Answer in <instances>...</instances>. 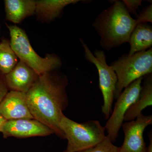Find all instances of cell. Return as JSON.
<instances>
[{
	"mask_svg": "<svg viewBox=\"0 0 152 152\" xmlns=\"http://www.w3.org/2000/svg\"><path fill=\"white\" fill-rule=\"evenodd\" d=\"M68 84L65 74L58 70L51 71L39 76L26 93L28 107L34 118L48 127L62 139H65L60 124L69 104Z\"/></svg>",
	"mask_w": 152,
	"mask_h": 152,
	"instance_id": "obj_1",
	"label": "cell"
},
{
	"mask_svg": "<svg viewBox=\"0 0 152 152\" xmlns=\"http://www.w3.org/2000/svg\"><path fill=\"white\" fill-rule=\"evenodd\" d=\"M113 5L103 10L92 26L100 38L102 48L109 51L128 42L137 25L122 1H112Z\"/></svg>",
	"mask_w": 152,
	"mask_h": 152,
	"instance_id": "obj_2",
	"label": "cell"
},
{
	"mask_svg": "<svg viewBox=\"0 0 152 152\" xmlns=\"http://www.w3.org/2000/svg\"><path fill=\"white\" fill-rule=\"evenodd\" d=\"M10 36L11 48L19 61L33 69L39 76L47 72L58 70L62 65L59 56L47 54L45 58L39 56L30 44L26 34L16 25L6 24Z\"/></svg>",
	"mask_w": 152,
	"mask_h": 152,
	"instance_id": "obj_3",
	"label": "cell"
},
{
	"mask_svg": "<svg viewBox=\"0 0 152 152\" xmlns=\"http://www.w3.org/2000/svg\"><path fill=\"white\" fill-rule=\"evenodd\" d=\"M116 75L114 99H117L125 88L140 78L152 74V48L133 55H123L110 65Z\"/></svg>",
	"mask_w": 152,
	"mask_h": 152,
	"instance_id": "obj_4",
	"label": "cell"
},
{
	"mask_svg": "<svg viewBox=\"0 0 152 152\" xmlns=\"http://www.w3.org/2000/svg\"><path fill=\"white\" fill-rule=\"evenodd\" d=\"M60 127L67 140L66 152H79L95 146L106 137L105 127L97 120L78 123L65 115Z\"/></svg>",
	"mask_w": 152,
	"mask_h": 152,
	"instance_id": "obj_5",
	"label": "cell"
},
{
	"mask_svg": "<svg viewBox=\"0 0 152 152\" xmlns=\"http://www.w3.org/2000/svg\"><path fill=\"white\" fill-rule=\"evenodd\" d=\"M80 40L84 50L85 58L89 62L94 65L97 69L99 87L104 100L102 112L106 119L108 120L113 111L114 94L118 81L116 75L113 68L107 64L104 51L96 49L93 54L83 40L80 39Z\"/></svg>",
	"mask_w": 152,
	"mask_h": 152,
	"instance_id": "obj_6",
	"label": "cell"
},
{
	"mask_svg": "<svg viewBox=\"0 0 152 152\" xmlns=\"http://www.w3.org/2000/svg\"><path fill=\"white\" fill-rule=\"evenodd\" d=\"M143 78L137 79L125 88L117 99L113 111L105 126L107 135L113 143L116 142L118 137L125 114L139 97Z\"/></svg>",
	"mask_w": 152,
	"mask_h": 152,
	"instance_id": "obj_7",
	"label": "cell"
},
{
	"mask_svg": "<svg viewBox=\"0 0 152 152\" xmlns=\"http://www.w3.org/2000/svg\"><path fill=\"white\" fill-rule=\"evenodd\" d=\"M152 124V116L141 113L135 119L123 124L124 140L119 152H146L144 139L145 129Z\"/></svg>",
	"mask_w": 152,
	"mask_h": 152,
	"instance_id": "obj_8",
	"label": "cell"
},
{
	"mask_svg": "<svg viewBox=\"0 0 152 152\" xmlns=\"http://www.w3.org/2000/svg\"><path fill=\"white\" fill-rule=\"evenodd\" d=\"M1 132L4 138L10 137L26 138L46 137L54 134L48 127L35 119L7 121Z\"/></svg>",
	"mask_w": 152,
	"mask_h": 152,
	"instance_id": "obj_9",
	"label": "cell"
},
{
	"mask_svg": "<svg viewBox=\"0 0 152 152\" xmlns=\"http://www.w3.org/2000/svg\"><path fill=\"white\" fill-rule=\"evenodd\" d=\"M0 115L7 121L34 119L28 107L26 93L10 91L0 103Z\"/></svg>",
	"mask_w": 152,
	"mask_h": 152,
	"instance_id": "obj_10",
	"label": "cell"
},
{
	"mask_svg": "<svg viewBox=\"0 0 152 152\" xmlns=\"http://www.w3.org/2000/svg\"><path fill=\"white\" fill-rule=\"evenodd\" d=\"M39 76L33 69L19 61L12 70L5 75V78L9 90L26 94Z\"/></svg>",
	"mask_w": 152,
	"mask_h": 152,
	"instance_id": "obj_11",
	"label": "cell"
},
{
	"mask_svg": "<svg viewBox=\"0 0 152 152\" xmlns=\"http://www.w3.org/2000/svg\"><path fill=\"white\" fill-rule=\"evenodd\" d=\"M79 0H40L36 1L35 14L38 20L49 23L61 15L64 9L75 4Z\"/></svg>",
	"mask_w": 152,
	"mask_h": 152,
	"instance_id": "obj_12",
	"label": "cell"
},
{
	"mask_svg": "<svg viewBox=\"0 0 152 152\" xmlns=\"http://www.w3.org/2000/svg\"><path fill=\"white\" fill-rule=\"evenodd\" d=\"M4 3L6 20L14 23H20L35 13L36 1L5 0Z\"/></svg>",
	"mask_w": 152,
	"mask_h": 152,
	"instance_id": "obj_13",
	"label": "cell"
},
{
	"mask_svg": "<svg viewBox=\"0 0 152 152\" xmlns=\"http://www.w3.org/2000/svg\"><path fill=\"white\" fill-rule=\"evenodd\" d=\"M140 93L137 99L125 114L124 121L135 119L142 111L152 105V74L144 77Z\"/></svg>",
	"mask_w": 152,
	"mask_h": 152,
	"instance_id": "obj_14",
	"label": "cell"
},
{
	"mask_svg": "<svg viewBox=\"0 0 152 152\" xmlns=\"http://www.w3.org/2000/svg\"><path fill=\"white\" fill-rule=\"evenodd\" d=\"M128 43L130 46L128 54L130 56L152 48L151 25L148 23L137 24L131 34Z\"/></svg>",
	"mask_w": 152,
	"mask_h": 152,
	"instance_id": "obj_15",
	"label": "cell"
},
{
	"mask_svg": "<svg viewBox=\"0 0 152 152\" xmlns=\"http://www.w3.org/2000/svg\"><path fill=\"white\" fill-rule=\"evenodd\" d=\"M19 61L11 48L10 41L3 39L0 42V72L4 75L8 74Z\"/></svg>",
	"mask_w": 152,
	"mask_h": 152,
	"instance_id": "obj_16",
	"label": "cell"
},
{
	"mask_svg": "<svg viewBox=\"0 0 152 152\" xmlns=\"http://www.w3.org/2000/svg\"><path fill=\"white\" fill-rule=\"evenodd\" d=\"M79 152H119V147L115 145L107 135L102 141L95 146Z\"/></svg>",
	"mask_w": 152,
	"mask_h": 152,
	"instance_id": "obj_17",
	"label": "cell"
},
{
	"mask_svg": "<svg viewBox=\"0 0 152 152\" xmlns=\"http://www.w3.org/2000/svg\"><path fill=\"white\" fill-rule=\"evenodd\" d=\"M137 24L142 23L152 22V4L146 7L140 13L137 14L135 19Z\"/></svg>",
	"mask_w": 152,
	"mask_h": 152,
	"instance_id": "obj_18",
	"label": "cell"
},
{
	"mask_svg": "<svg viewBox=\"0 0 152 152\" xmlns=\"http://www.w3.org/2000/svg\"><path fill=\"white\" fill-rule=\"evenodd\" d=\"M126 8L130 14H132L135 16L137 15V10L142 5V0H123Z\"/></svg>",
	"mask_w": 152,
	"mask_h": 152,
	"instance_id": "obj_19",
	"label": "cell"
},
{
	"mask_svg": "<svg viewBox=\"0 0 152 152\" xmlns=\"http://www.w3.org/2000/svg\"><path fill=\"white\" fill-rule=\"evenodd\" d=\"M9 89L7 86L4 75L0 72V103L9 92Z\"/></svg>",
	"mask_w": 152,
	"mask_h": 152,
	"instance_id": "obj_20",
	"label": "cell"
},
{
	"mask_svg": "<svg viewBox=\"0 0 152 152\" xmlns=\"http://www.w3.org/2000/svg\"><path fill=\"white\" fill-rule=\"evenodd\" d=\"M148 137L149 138L150 143L149 145L146 147V152H152V131L150 132L148 134Z\"/></svg>",
	"mask_w": 152,
	"mask_h": 152,
	"instance_id": "obj_21",
	"label": "cell"
},
{
	"mask_svg": "<svg viewBox=\"0 0 152 152\" xmlns=\"http://www.w3.org/2000/svg\"><path fill=\"white\" fill-rule=\"evenodd\" d=\"M7 121L5 118H4L1 115H0V132H1L3 127L4 126Z\"/></svg>",
	"mask_w": 152,
	"mask_h": 152,
	"instance_id": "obj_22",
	"label": "cell"
},
{
	"mask_svg": "<svg viewBox=\"0 0 152 152\" xmlns=\"http://www.w3.org/2000/svg\"><path fill=\"white\" fill-rule=\"evenodd\" d=\"M62 152H66V151L65 150V151H63Z\"/></svg>",
	"mask_w": 152,
	"mask_h": 152,
	"instance_id": "obj_23",
	"label": "cell"
}]
</instances>
